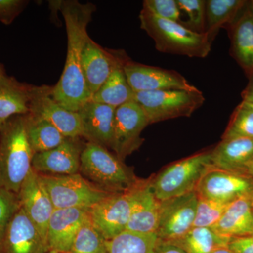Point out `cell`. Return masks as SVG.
I'll list each match as a JSON object with an SVG mask.
<instances>
[{
  "label": "cell",
  "mask_w": 253,
  "mask_h": 253,
  "mask_svg": "<svg viewBox=\"0 0 253 253\" xmlns=\"http://www.w3.org/2000/svg\"><path fill=\"white\" fill-rule=\"evenodd\" d=\"M253 158V139H221L211 150L212 167L229 172L245 174Z\"/></svg>",
  "instance_id": "ffe728a7"
},
{
  "label": "cell",
  "mask_w": 253,
  "mask_h": 253,
  "mask_svg": "<svg viewBox=\"0 0 253 253\" xmlns=\"http://www.w3.org/2000/svg\"><path fill=\"white\" fill-rule=\"evenodd\" d=\"M20 207L47 241L48 224L54 207L41 176L33 169L18 193Z\"/></svg>",
  "instance_id": "5bb4252c"
},
{
  "label": "cell",
  "mask_w": 253,
  "mask_h": 253,
  "mask_svg": "<svg viewBox=\"0 0 253 253\" xmlns=\"http://www.w3.org/2000/svg\"><path fill=\"white\" fill-rule=\"evenodd\" d=\"M143 9L158 17L180 23L181 11L176 0H145Z\"/></svg>",
  "instance_id": "e575fe53"
},
{
  "label": "cell",
  "mask_w": 253,
  "mask_h": 253,
  "mask_svg": "<svg viewBox=\"0 0 253 253\" xmlns=\"http://www.w3.org/2000/svg\"><path fill=\"white\" fill-rule=\"evenodd\" d=\"M230 204L199 196L193 227H212L219 221Z\"/></svg>",
  "instance_id": "1f68e13d"
},
{
  "label": "cell",
  "mask_w": 253,
  "mask_h": 253,
  "mask_svg": "<svg viewBox=\"0 0 253 253\" xmlns=\"http://www.w3.org/2000/svg\"><path fill=\"white\" fill-rule=\"evenodd\" d=\"M245 174H247V175L249 176L251 179H253V158L252 161H251V162L250 163L249 166L246 168Z\"/></svg>",
  "instance_id": "ab89813d"
},
{
  "label": "cell",
  "mask_w": 253,
  "mask_h": 253,
  "mask_svg": "<svg viewBox=\"0 0 253 253\" xmlns=\"http://www.w3.org/2000/svg\"><path fill=\"white\" fill-rule=\"evenodd\" d=\"M134 101L144 111L150 124L190 117L205 102L201 91L167 89L135 93Z\"/></svg>",
  "instance_id": "8992f818"
},
{
  "label": "cell",
  "mask_w": 253,
  "mask_h": 253,
  "mask_svg": "<svg viewBox=\"0 0 253 253\" xmlns=\"http://www.w3.org/2000/svg\"><path fill=\"white\" fill-rule=\"evenodd\" d=\"M26 126L28 141L33 154L54 149L66 139L52 124L31 113L26 115Z\"/></svg>",
  "instance_id": "83f0119b"
},
{
  "label": "cell",
  "mask_w": 253,
  "mask_h": 253,
  "mask_svg": "<svg viewBox=\"0 0 253 253\" xmlns=\"http://www.w3.org/2000/svg\"><path fill=\"white\" fill-rule=\"evenodd\" d=\"M60 9L66 23L67 56L61 78L52 88V96L65 109L78 112L92 97L83 76L81 59L88 37L86 28L95 6L89 3L66 1H61Z\"/></svg>",
  "instance_id": "6da1fadb"
},
{
  "label": "cell",
  "mask_w": 253,
  "mask_h": 253,
  "mask_svg": "<svg viewBox=\"0 0 253 253\" xmlns=\"http://www.w3.org/2000/svg\"><path fill=\"white\" fill-rule=\"evenodd\" d=\"M33 155L26 133V115L5 121L0 130V187L18 194L33 169Z\"/></svg>",
  "instance_id": "7a4b0ae2"
},
{
  "label": "cell",
  "mask_w": 253,
  "mask_h": 253,
  "mask_svg": "<svg viewBox=\"0 0 253 253\" xmlns=\"http://www.w3.org/2000/svg\"><path fill=\"white\" fill-rule=\"evenodd\" d=\"M245 0H208L206 1L204 33L214 41L219 28L231 24L244 9Z\"/></svg>",
  "instance_id": "484cf974"
},
{
  "label": "cell",
  "mask_w": 253,
  "mask_h": 253,
  "mask_svg": "<svg viewBox=\"0 0 253 253\" xmlns=\"http://www.w3.org/2000/svg\"><path fill=\"white\" fill-rule=\"evenodd\" d=\"M80 171L97 187L112 194L129 191L141 181L116 155L91 141L82 151Z\"/></svg>",
  "instance_id": "277c9868"
},
{
  "label": "cell",
  "mask_w": 253,
  "mask_h": 253,
  "mask_svg": "<svg viewBox=\"0 0 253 253\" xmlns=\"http://www.w3.org/2000/svg\"><path fill=\"white\" fill-rule=\"evenodd\" d=\"M231 239L218 234L211 227H192L184 236L171 242L187 253H213L227 247Z\"/></svg>",
  "instance_id": "4316f807"
},
{
  "label": "cell",
  "mask_w": 253,
  "mask_h": 253,
  "mask_svg": "<svg viewBox=\"0 0 253 253\" xmlns=\"http://www.w3.org/2000/svg\"><path fill=\"white\" fill-rule=\"evenodd\" d=\"M199 197L231 203L241 197L253 199V179L247 174L211 167L196 188Z\"/></svg>",
  "instance_id": "30bf717a"
},
{
  "label": "cell",
  "mask_w": 253,
  "mask_h": 253,
  "mask_svg": "<svg viewBox=\"0 0 253 253\" xmlns=\"http://www.w3.org/2000/svg\"><path fill=\"white\" fill-rule=\"evenodd\" d=\"M84 146L81 144L79 138H66L57 147L34 154L32 168L40 174H76L80 171L81 156Z\"/></svg>",
  "instance_id": "9a60e30c"
},
{
  "label": "cell",
  "mask_w": 253,
  "mask_h": 253,
  "mask_svg": "<svg viewBox=\"0 0 253 253\" xmlns=\"http://www.w3.org/2000/svg\"><path fill=\"white\" fill-rule=\"evenodd\" d=\"M227 247L234 253H253V235L232 238Z\"/></svg>",
  "instance_id": "8d00e7d4"
},
{
  "label": "cell",
  "mask_w": 253,
  "mask_h": 253,
  "mask_svg": "<svg viewBox=\"0 0 253 253\" xmlns=\"http://www.w3.org/2000/svg\"><path fill=\"white\" fill-rule=\"evenodd\" d=\"M106 241L107 240L93 225L89 216L67 253H106Z\"/></svg>",
  "instance_id": "f546056e"
},
{
  "label": "cell",
  "mask_w": 253,
  "mask_h": 253,
  "mask_svg": "<svg viewBox=\"0 0 253 253\" xmlns=\"http://www.w3.org/2000/svg\"><path fill=\"white\" fill-rule=\"evenodd\" d=\"M152 253H187L171 241L157 240Z\"/></svg>",
  "instance_id": "74e56055"
},
{
  "label": "cell",
  "mask_w": 253,
  "mask_h": 253,
  "mask_svg": "<svg viewBox=\"0 0 253 253\" xmlns=\"http://www.w3.org/2000/svg\"><path fill=\"white\" fill-rule=\"evenodd\" d=\"M27 1L21 0H0V22L5 25L12 23Z\"/></svg>",
  "instance_id": "d590c367"
},
{
  "label": "cell",
  "mask_w": 253,
  "mask_h": 253,
  "mask_svg": "<svg viewBox=\"0 0 253 253\" xmlns=\"http://www.w3.org/2000/svg\"><path fill=\"white\" fill-rule=\"evenodd\" d=\"M31 86L6 74L0 76V121L30 113Z\"/></svg>",
  "instance_id": "cb8c5ba5"
},
{
  "label": "cell",
  "mask_w": 253,
  "mask_h": 253,
  "mask_svg": "<svg viewBox=\"0 0 253 253\" xmlns=\"http://www.w3.org/2000/svg\"><path fill=\"white\" fill-rule=\"evenodd\" d=\"M123 70L128 83L134 93L167 89L199 90L180 73L174 71L129 61L123 63Z\"/></svg>",
  "instance_id": "4fadbf2b"
},
{
  "label": "cell",
  "mask_w": 253,
  "mask_h": 253,
  "mask_svg": "<svg viewBox=\"0 0 253 253\" xmlns=\"http://www.w3.org/2000/svg\"><path fill=\"white\" fill-rule=\"evenodd\" d=\"M19 208L18 194L0 187V244L10 221Z\"/></svg>",
  "instance_id": "836d02e7"
},
{
  "label": "cell",
  "mask_w": 253,
  "mask_h": 253,
  "mask_svg": "<svg viewBox=\"0 0 253 253\" xmlns=\"http://www.w3.org/2000/svg\"><path fill=\"white\" fill-rule=\"evenodd\" d=\"M141 181L132 189L111 194L89 208L91 223L107 241L126 230Z\"/></svg>",
  "instance_id": "ba28073f"
},
{
  "label": "cell",
  "mask_w": 253,
  "mask_h": 253,
  "mask_svg": "<svg viewBox=\"0 0 253 253\" xmlns=\"http://www.w3.org/2000/svg\"><path fill=\"white\" fill-rule=\"evenodd\" d=\"M30 113L52 124L66 138L83 136L81 118L78 112L68 111L55 101L52 88L31 86Z\"/></svg>",
  "instance_id": "7c38bea8"
},
{
  "label": "cell",
  "mask_w": 253,
  "mask_h": 253,
  "mask_svg": "<svg viewBox=\"0 0 253 253\" xmlns=\"http://www.w3.org/2000/svg\"><path fill=\"white\" fill-rule=\"evenodd\" d=\"M139 19L141 29L154 40L161 52L201 59L211 52L213 41L207 33L191 31L181 23L158 17L144 9Z\"/></svg>",
  "instance_id": "3957f363"
},
{
  "label": "cell",
  "mask_w": 253,
  "mask_h": 253,
  "mask_svg": "<svg viewBox=\"0 0 253 253\" xmlns=\"http://www.w3.org/2000/svg\"><path fill=\"white\" fill-rule=\"evenodd\" d=\"M212 167L211 151L176 161L150 179V186L160 201L195 191L205 173Z\"/></svg>",
  "instance_id": "5b68a950"
},
{
  "label": "cell",
  "mask_w": 253,
  "mask_h": 253,
  "mask_svg": "<svg viewBox=\"0 0 253 253\" xmlns=\"http://www.w3.org/2000/svg\"><path fill=\"white\" fill-rule=\"evenodd\" d=\"M121 62L122 60L107 52L88 36L82 52L81 63L91 96L97 92Z\"/></svg>",
  "instance_id": "ac0fdd59"
},
{
  "label": "cell",
  "mask_w": 253,
  "mask_h": 253,
  "mask_svg": "<svg viewBox=\"0 0 253 253\" xmlns=\"http://www.w3.org/2000/svg\"><path fill=\"white\" fill-rule=\"evenodd\" d=\"M246 8L249 10L251 14L253 15V0L246 1Z\"/></svg>",
  "instance_id": "60d3db41"
},
{
  "label": "cell",
  "mask_w": 253,
  "mask_h": 253,
  "mask_svg": "<svg viewBox=\"0 0 253 253\" xmlns=\"http://www.w3.org/2000/svg\"><path fill=\"white\" fill-rule=\"evenodd\" d=\"M5 74H6V73H5L4 66L0 63V76H4Z\"/></svg>",
  "instance_id": "7bdbcfd3"
},
{
  "label": "cell",
  "mask_w": 253,
  "mask_h": 253,
  "mask_svg": "<svg viewBox=\"0 0 253 253\" xmlns=\"http://www.w3.org/2000/svg\"><path fill=\"white\" fill-rule=\"evenodd\" d=\"M3 123H3L2 121H0V130H1V126H3Z\"/></svg>",
  "instance_id": "f6af8a7d"
},
{
  "label": "cell",
  "mask_w": 253,
  "mask_h": 253,
  "mask_svg": "<svg viewBox=\"0 0 253 253\" xmlns=\"http://www.w3.org/2000/svg\"><path fill=\"white\" fill-rule=\"evenodd\" d=\"M48 253H61L57 252V251H49V252H48Z\"/></svg>",
  "instance_id": "ee69618b"
},
{
  "label": "cell",
  "mask_w": 253,
  "mask_h": 253,
  "mask_svg": "<svg viewBox=\"0 0 253 253\" xmlns=\"http://www.w3.org/2000/svg\"><path fill=\"white\" fill-rule=\"evenodd\" d=\"M149 125L144 111L134 101L116 109L111 149L119 159L123 161L140 147L144 141L141 132Z\"/></svg>",
  "instance_id": "8fae6325"
},
{
  "label": "cell",
  "mask_w": 253,
  "mask_h": 253,
  "mask_svg": "<svg viewBox=\"0 0 253 253\" xmlns=\"http://www.w3.org/2000/svg\"><path fill=\"white\" fill-rule=\"evenodd\" d=\"M89 216V208L55 209L48 224L49 251L69 252L78 231Z\"/></svg>",
  "instance_id": "e0dca14e"
},
{
  "label": "cell",
  "mask_w": 253,
  "mask_h": 253,
  "mask_svg": "<svg viewBox=\"0 0 253 253\" xmlns=\"http://www.w3.org/2000/svg\"><path fill=\"white\" fill-rule=\"evenodd\" d=\"M229 30L231 56L248 76L253 72V15L246 4Z\"/></svg>",
  "instance_id": "603a6c76"
},
{
  "label": "cell",
  "mask_w": 253,
  "mask_h": 253,
  "mask_svg": "<svg viewBox=\"0 0 253 253\" xmlns=\"http://www.w3.org/2000/svg\"><path fill=\"white\" fill-rule=\"evenodd\" d=\"M180 11L187 14L189 21L182 24L196 33H203L206 25V1L204 0H176Z\"/></svg>",
  "instance_id": "d6a6232c"
},
{
  "label": "cell",
  "mask_w": 253,
  "mask_h": 253,
  "mask_svg": "<svg viewBox=\"0 0 253 253\" xmlns=\"http://www.w3.org/2000/svg\"><path fill=\"white\" fill-rule=\"evenodd\" d=\"M253 139V110L242 103L234 110L221 139Z\"/></svg>",
  "instance_id": "4dcf8cb0"
},
{
  "label": "cell",
  "mask_w": 253,
  "mask_h": 253,
  "mask_svg": "<svg viewBox=\"0 0 253 253\" xmlns=\"http://www.w3.org/2000/svg\"><path fill=\"white\" fill-rule=\"evenodd\" d=\"M115 108L89 101L79 111L83 137L111 149L114 131Z\"/></svg>",
  "instance_id": "d6986e66"
},
{
  "label": "cell",
  "mask_w": 253,
  "mask_h": 253,
  "mask_svg": "<svg viewBox=\"0 0 253 253\" xmlns=\"http://www.w3.org/2000/svg\"><path fill=\"white\" fill-rule=\"evenodd\" d=\"M247 76L249 78V83L244 90L241 93V96H242L241 103L253 110V72L248 75Z\"/></svg>",
  "instance_id": "f35d334b"
},
{
  "label": "cell",
  "mask_w": 253,
  "mask_h": 253,
  "mask_svg": "<svg viewBox=\"0 0 253 253\" xmlns=\"http://www.w3.org/2000/svg\"><path fill=\"white\" fill-rule=\"evenodd\" d=\"M156 234L125 231L106 241V253H152L157 242Z\"/></svg>",
  "instance_id": "f1b7e54d"
},
{
  "label": "cell",
  "mask_w": 253,
  "mask_h": 253,
  "mask_svg": "<svg viewBox=\"0 0 253 253\" xmlns=\"http://www.w3.org/2000/svg\"><path fill=\"white\" fill-rule=\"evenodd\" d=\"M213 253H234L231 251L230 249H228V247L221 248L214 251Z\"/></svg>",
  "instance_id": "b9f144b4"
},
{
  "label": "cell",
  "mask_w": 253,
  "mask_h": 253,
  "mask_svg": "<svg viewBox=\"0 0 253 253\" xmlns=\"http://www.w3.org/2000/svg\"><path fill=\"white\" fill-rule=\"evenodd\" d=\"M47 241L20 207L10 221L0 253H48Z\"/></svg>",
  "instance_id": "2e32d148"
},
{
  "label": "cell",
  "mask_w": 253,
  "mask_h": 253,
  "mask_svg": "<svg viewBox=\"0 0 253 253\" xmlns=\"http://www.w3.org/2000/svg\"><path fill=\"white\" fill-rule=\"evenodd\" d=\"M160 206L161 201L154 196L149 179L141 180L138 186L135 202L126 230L141 234H156Z\"/></svg>",
  "instance_id": "44dd1931"
},
{
  "label": "cell",
  "mask_w": 253,
  "mask_h": 253,
  "mask_svg": "<svg viewBox=\"0 0 253 253\" xmlns=\"http://www.w3.org/2000/svg\"><path fill=\"white\" fill-rule=\"evenodd\" d=\"M198 201L196 190L161 201L156 232L158 239L172 241L186 234L194 226Z\"/></svg>",
  "instance_id": "9c48e42d"
},
{
  "label": "cell",
  "mask_w": 253,
  "mask_h": 253,
  "mask_svg": "<svg viewBox=\"0 0 253 253\" xmlns=\"http://www.w3.org/2000/svg\"><path fill=\"white\" fill-rule=\"evenodd\" d=\"M40 176L54 209L91 208L112 194L91 184L79 173L68 175Z\"/></svg>",
  "instance_id": "52a82bcc"
},
{
  "label": "cell",
  "mask_w": 253,
  "mask_h": 253,
  "mask_svg": "<svg viewBox=\"0 0 253 253\" xmlns=\"http://www.w3.org/2000/svg\"><path fill=\"white\" fill-rule=\"evenodd\" d=\"M123 63L124 61H122L118 65L97 92L93 95L91 101L108 105L115 109L134 101L135 93L126 80Z\"/></svg>",
  "instance_id": "d4e9b609"
},
{
  "label": "cell",
  "mask_w": 253,
  "mask_h": 253,
  "mask_svg": "<svg viewBox=\"0 0 253 253\" xmlns=\"http://www.w3.org/2000/svg\"><path fill=\"white\" fill-rule=\"evenodd\" d=\"M212 229L230 238L253 235V199L241 197L229 205Z\"/></svg>",
  "instance_id": "7402d4cb"
}]
</instances>
